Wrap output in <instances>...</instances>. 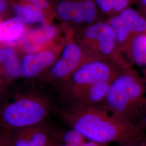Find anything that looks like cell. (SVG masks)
Here are the masks:
<instances>
[{
	"label": "cell",
	"instance_id": "e0dca14e",
	"mask_svg": "<svg viewBox=\"0 0 146 146\" xmlns=\"http://www.w3.org/2000/svg\"><path fill=\"white\" fill-rule=\"evenodd\" d=\"M80 14L77 23H89L94 21L96 16V9L94 3L90 0L78 2Z\"/></svg>",
	"mask_w": 146,
	"mask_h": 146
},
{
	"label": "cell",
	"instance_id": "7c38bea8",
	"mask_svg": "<svg viewBox=\"0 0 146 146\" xmlns=\"http://www.w3.org/2000/svg\"><path fill=\"white\" fill-rule=\"evenodd\" d=\"M120 15L131 31L135 35L146 33V19L132 8H125Z\"/></svg>",
	"mask_w": 146,
	"mask_h": 146
},
{
	"label": "cell",
	"instance_id": "277c9868",
	"mask_svg": "<svg viewBox=\"0 0 146 146\" xmlns=\"http://www.w3.org/2000/svg\"><path fill=\"white\" fill-rule=\"evenodd\" d=\"M125 68L116 67L100 59L84 61L61 84L63 93L68 100L79 91L94 84L113 81Z\"/></svg>",
	"mask_w": 146,
	"mask_h": 146
},
{
	"label": "cell",
	"instance_id": "f1b7e54d",
	"mask_svg": "<svg viewBox=\"0 0 146 146\" xmlns=\"http://www.w3.org/2000/svg\"><path fill=\"white\" fill-rule=\"evenodd\" d=\"M56 146H72V145H68V144H66V143H64V144H62V145H57Z\"/></svg>",
	"mask_w": 146,
	"mask_h": 146
},
{
	"label": "cell",
	"instance_id": "7a4b0ae2",
	"mask_svg": "<svg viewBox=\"0 0 146 146\" xmlns=\"http://www.w3.org/2000/svg\"><path fill=\"white\" fill-rule=\"evenodd\" d=\"M103 104L115 115L136 125L146 110V78L125 68L111 82Z\"/></svg>",
	"mask_w": 146,
	"mask_h": 146
},
{
	"label": "cell",
	"instance_id": "83f0119b",
	"mask_svg": "<svg viewBox=\"0 0 146 146\" xmlns=\"http://www.w3.org/2000/svg\"><path fill=\"white\" fill-rule=\"evenodd\" d=\"M139 1L141 5L143 6L145 8H146V0H139Z\"/></svg>",
	"mask_w": 146,
	"mask_h": 146
},
{
	"label": "cell",
	"instance_id": "d6986e66",
	"mask_svg": "<svg viewBox=\"0 0 146 146\" xmlns=\"http://www.w3.org/2000/svg\"><path fill=\"white\" fill-rule=\"evenodd\" d=\"M4 70L9 78H15L21 75V64L15 55L4 62Z\"/></svg>",
	"mask_w": 146,
	"mask_h": 146
},
{
	"label": "cell",
	"instance_id": "4316f807",
	"mask_svg": "<svg viewBox=\"0 0 146 146\" xmlns=\"http://www.w3.org/2000/svg\"><path fill=\"white\" fill-rule=\"evenodd\" d=\"M141 141V140H140V141H136V142L125 143V144H124V145H121V146H140Z\"/></svg>",
	"mask_w": 146,
	"mask_h": 146
},
{
	"label": "cell",
	"instance_id": "484cf974",
	"mask_svg": "<svg viewBox=\"0 0 146 146\" xmlns=\"http://www.w3.org/2000/svg\"><path fill=\"white\" fill-rule=\"evenodd\" d=\"M7 5L5 0H0V13L3 12L6 8Z\"/></svg>",
	"mask_w": 146,
	"mask_h": 146
},
{
	"label": "cell",
	"instance_id": "8992f818",
	"mask_svg": "<svg viewBox=\"0 0 146 146\" xmlns=\"http://www.w3.org/2000/svg\"><path fill=\"white\" fill-rule=\"evenodd\" d=\"M55 56V53L49 50L28 54L21 62V75L27 78L36 77L52 65Z\"/></svg>",
	"mask_w": 146,
	"mask_h": 146
},
{
	"label": "cell",
	"instance_id": "cb8c5ba5",
	"mask_svg": "<svg viewBox=\"0 0 146 146\" xmlns=\"http://www.w3.org/2000/svg\"><path fill=\"white\" fill-rule=\"evenodd\" d=\"M136 125L141 128L143 132L144 131H146V110Z\"/></svg>",
	"mask_w": 146,
	"mask_h": 146
},
{
	"label": "cell",
	"instance_id": "3957f363",
	"mask_svg": "<svg viewBox=\"0 0 146 146\" xmlns=\"http://www.w3.org/2000/svg\"><path fill=\"white\" fill-rule=\"evenodd\" d=\"M50 110L49 104L42 98L22 97L5 106L0 119L5 127L21 130L40 125Z\"/></svg>",
	"mask_w": 146,
	"mask_h": 146
},
{
	"label": "cell",
	"instance_id": "6da1fadb",
	"mask_svg": "<svg viewBox=\"0 0 146 146\" xmlns=\"http://www.w3.org/2000/svg\"><path fill=\"white\" fill-rule=\"evenodd\" d=\"M62 114L70 128L89 141L122 145L145 139L144 132L138 125L115 115L104 104L69 106Z\"/></svg>",
	"mask_w": 146,
	"mask_h": 146
},
{
	"label": "cell",
	"instance_id": "44dd1931",
	"mask_svg": "<svg viewBox=\"0 0 146 146\" xmlns=\"http://www.w3.org/2000/svg\"><path fill=\"white\" fill-rule=\"evenodd\" d=\"M15 52L13 49L9 48H0V62H5L11 57L14 56Z\"/></svg>",
	"mask_w": 146,
	"mask_h": 146
},
{
	"label": "cell",
	"instance_id": "d4e9b609",
	"mask_svg": "<svg viewBox=\"0 0 146 146\" xmlns=\"http://www.w3.org/2000/svg\"><path fill=\"white\" fill-rule=\"evenodd\" d=\"M81 146H108L107 144L100 143L93 141H89L87 142H84Z\"/></svg>",
	"mask_w": 146,
	"mask_h": 146
},
{
	"label": "cell",
	"instance_id": "ffe728a7",
	"mask_svg": "<svg viewBox=\"0 0 146 146\" xmlns=\"http://www.w3.org/2000/svg\"><path fill=\"white\" fill-rule=\"evenodd\" d=\"M100 9L105 13L110 12L113 8V0H95Z\"/></svg>",
	"mask_w": 146,
	"mask_h": 146
},
{
	"label": "cell",
	"instance_id": "9c48e42d",
	"mask_svg": "<svg viewBox=\"0 0 146 146\" xmlns=\"http://www.w3.org/2000/svg\"><path fill=\"white\" fill-rule=\"evenodd\" d=\"M13 146H56L48 131L39 125L21 129Z\"/></svg>",
	"mask_w": 146,
	"mask_h": 146
},
{
	"label": "cell",
	"instance_id": "ac0fdd59",
	"mask_svg": "<svg viewBox=\"0 0 146 146\" xmlns=\"http://www.w3.org/2000/svg\"><path fill=\"white\" fill-rule=\"evenodd\" d=\"M61 136L64 143L74 146H81L86 139L81 133L72 128L63 133Z\"/></svg>",
	"mask_w": 146,
	"mask_h": 146
},
{
	"label": "cell",
	"instance_id": "9a60e30c",
	"mask_svg": "<svg viewBox=\"0 0 146 146\" xmlns=\"http://www.w3.org/2000/svg\"><path fill=\"white\" fill-rule=\"evenodd\" d=\"M58 15L63 20L72 21L77 23L80 9L78 2L70 1H63L58 4L56 8Z\"/></svg>",
	"mask_w": 146,
	"mask_h": 146
},
{
	"label": "cell",
	"instance_id": "8fae6325",
	"mask_svg": "<svg viewBox=\"0 0 146 146\" xmlns=\"http://www.w3.org/2000/svg\"><path fill=\"white\" fill-rule=\"evenodd\" d=\"M129 51L131 61L141 69L142 76L146 78V33L133 36Z\"/></svg>",
	"mask_w": 146,
	"mask_h": 146
},
{
	"label": "cell",
	"instance_id": "2e32d148",
	"mask_svg": "<svg viewBox=\"0 0 146 146\" xmlns=\"http://www.w3.org/2000/svg\"><path fill=\"white\" fill-rule=\"evenodd\" d=\"M109 25L114 33L116 43H125L131 33L120 15L113 17L110 20Z\"/></svg>",
	"mask_w": 146,
	"mask_h": 146
},
{
	"label": "cell",
	"instance_id": "7402d4cb",
	"mask_svg": "<svg viewBox=\"0 0 146 146\" xmlns=\"http://www.w3.org/2000/svg\"><path fill=\"white\" fill-rule=\"evenodd\" d=\"M129 0H113V8L115 11H122L127 8Z\"/></svg>",
	"mask_w": 146,
	"mask_h": 146
},
{
	"label": "cell",
	"instance_id": "52a82bcc",
	"mask_svg": "<svg viewBox=\"0 0 146 146\" xmlns=\"http://www.w3.org/2000/svg\"><path fill=\"white\" fill-rule=\"evenodd\" d=\"M112 81L94 84L79 91L68 101L69 106H94L103 104Z\"/></svg>",
	"mask_w": 146,
	"mask_h": 146
},
{
	"label": "cell",
	"instance_id": "4fadbf2b",
	"mask_svg": "<svg viewBox=\"0 0 146 146\" xmlns=\"http://www.w3.org/2000/svg\"><path fill=\"white\" fill-rule=\"evenodd\" d=\"M23 26L19 17L12 18L0 23V42H12L21 36Z\"/></svg>",
	"mask_w": 146,
	"mask_h": 146
},
{
	"label": "cell",
	"instance_id": "603a6c76",
	"mask_svg": "<svg viewBox=\"0 0 146 146\" xmlns=\"http://www.w3.org/2000/svg\"><path fill=\"white\" fill-rule=\"evenodd\" d=\"M40 9H47L48 7V0H26Z\"/></svg>",
	"mask_w": 146,
	"mask_h": 146
},
{
	"label": "cell",
	"instance_id": "f546056e",
	"mask_svg": "<svg viewBox=\"0 0 146 146\" xmlns=\"http://www.w3.org/2000/svg\"><path fill=\"white\" fill-rule=\"evenodd\" d=\"M1 83V79H0V84Z\"/></svg>",
	"mask_w": 146,
	"mask_h": 146
},
{
	"label": "cell",
	"instance_id": "5b68a950",
	"mask_svg": "<svg viewBox=\"0 0 146 146\" xmlns=\"http://www.w3.org/2000/svg\"><path fill=\"white\" fill-rule=\"evenodd\" d=\"M84 62L81 48L76 43H69L63 48L61 58L52 63L50 78L62 83Z\"/></svg>",
	"mask_w": 146,
	"mask_h": 146
},
{
	"label": "cell",
	"instance_id": "30bf717a",
	"mask_svg": "<svg viewBox=\"0 0 146 146\" xmlns=\"http://www.w3.org/2000/svg\"><path fill=\"white\" fill-rule=\"evenodd\" d=\"M56 32L54 27L48 25L41 26L33 29L25 38V50L29 53L38 52L43 45L52 39Z\"/></svg>",
	"mask_w": 146,
	"mask_h": 146
},
{
	"label": "cell",
	"instance_id": "ba28073f",
	"mask_svg": "<svg viewBox=\"0 0 146 146\" xmlns=\"http://www.w3.org/2000/svg\"><path fill=\"white\" fill-rule=\"evenodd\" d=\"M86 36L98 42V49L101 54L108 56L114 52L116 44L115 34L108 24L98 22L89 27L86 31Z\"/></svg>",
	"mask_w": 146,
	"mask_h": 146
},
{
	"label": "cell",
	"instance_id": "5bb4252c",
	"mask_svg": "<svg viewBox=\"0 0 146 146\" xmlns=\"http://www.w3.org/2000/svg\"><path fill=\"white\" fill-rule=\"evenodd\" d=\"M15 10L21 20L26 23H40L44 20V15L41 9L35 5H16Z\"/></svg>",
	"mask_w": 146,
	"mask_h": 146
}]
</instances>
